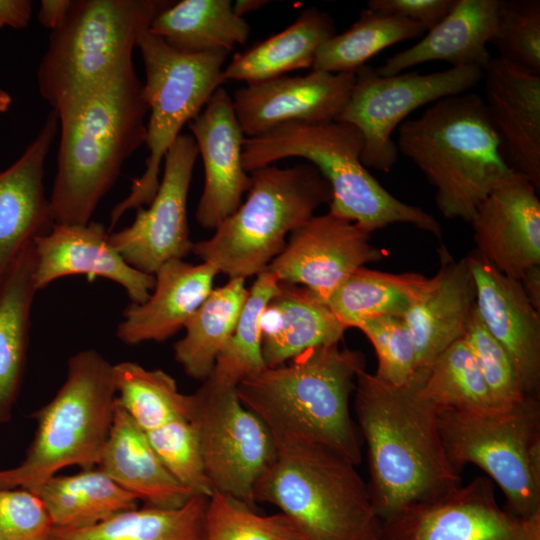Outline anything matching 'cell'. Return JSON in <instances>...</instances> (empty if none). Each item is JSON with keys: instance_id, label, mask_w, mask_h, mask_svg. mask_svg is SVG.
I'll use <instances>...</instances> for the list:
<instances>
[{"instance_id": "obj_33", "label": "cell", "mask_w": 540, "mask_h": 540, "mask_svg": "<svg viewBox=\"0 0 540 540\" xmlns=\"http://www.w3.org/2000/svg\"><path fill=\"white\" fill-rule=\"evenodd\" d=\"M53 527L84 528L137 507L138 500L97 467L55 475L35 492Z\"/></svg>"}, {"instance_id": "obj_31", "label": "cell", "mask_w": 540, "mask_h": 540, "mask_svg": "<svg viewBox=\"0 0 540 540\" xmlns=\"http://www.w3.org/2000/svg\"><path fill=\"white\" fill-rule=\"evenodd\" d=\"M148 32L179 52L200 54L231 52L248 40L250 26L229 0H182L158 13Z\"/></svg>"}, {"instance_id": "obj_32", "label": "cell", "mask_w": 540, "mask_h": 540, "mask_svg": "<svg viewBox=\"0 0 540 540\" xmlns=\"http://www.w3.org/2000/svg\"><path fill=\"white\" fill-rule=\"evenodd\" d=\"M207 496L176 508L144 505L84 528L53 527L48 540H204Z\"/></svg>"}, {"instance_id": "obj_46", "label": "cell", "mask_w": 540, "mask_h": 540, "mask_svg": "<svg viewBox=\"0 0 540 540\" xmlns=\"http://www.w3.org/2000/svg\"><path fill=\"white\" fill-rule=\"evenodd\" d=\"M456 0H370L367 8L410 19L426 32L435 27L453 8Z\"/></svg>"}, {"instance_id": "obj_34", "label": "cell", "mask_w": 540, "mask_h": 540, "mask_svg": "<svg viewBox=\"0 0 540 540\" xmlns=\"http://www.w3.org/2000/svg\"><path fill=\"white\" fill-rule=\"evenodd\" d=\"M248 296L245 279L230 278L212 289L185 326L174 346V358L185 373L204 381L232 335Z\"/></svg>"}, {"instance_id": "obj_44", "label": "cell", "mask_w": 540, "mask_h": 540, "mask_svg": "<svg viewBox=\"0 0 540 540\" xmlns=\"http://www.w3.org/2000/svg\"><path fill=\"white\" fill-rule=\"evenodd\" d=\"M356 328L361 330L373 345L378 360L374 374L379 379L401 385L416 371L414 340L403 317H373L362 321Z\"/></svg>"}, {"instance_id": "obj_18", "label": "cell", "mask_w": 540, "mask_h": 540, "mask_svg": "<svg viewBox=\"0 0 540 540\" xmlns=\"http://www.w3.org/2000/svg\"><path fill=\"white\" fill-rule=\"evenodd\" d=\"M204 167V186L197 204V223L216 227L241 205L251 177L242 164L246 136L237 120L233 100L218 88L203 110L188 123Z\"/></svg>"}, {"instance_id": "obj_19", "label": "cell", "mask_w": 540, "mask_h": 540, "mask_svg": "<svg viewBox=\"0 0 540 540\" xmlns=\"http://www.w3.org/2000/svg\"><path fill=\"white\" fill-rule=\"evenodd\" d=\"M538 190L516 173L500 183L477 206L470 224L476 250L503 275L520 280L540 265Z\"/></svg>"}, {"instance_id": "obj_43", "label": "cell", "mask_w": 540, "mask_h": 540, "mask_svg": "<svg viewBox=\"0 0 540 540\" xmlns=\"http://www.w3.org/2000/svg\"><path fill=\"white\" fill-rule=\"evenodd\" d=\"M463 339L477 362L496 407L514 404L527 396L510 355L489 333L476 308Z\"/></svg>"}, {"instance_id": "obj_27", "label": "cell", "mask_w": 540, "mask_h": 540, "mask_svg": "<svg viewBox=\"0 0 540 540\" xmlns=\"http://www.w3.org/2000/svg\"><path fill=\"white\" fill-rule=\"evenodd\" d=\"M260 330L265 365L276 367L310 348L338 344L347 328L309 289L279 282L261 315Z\"/></svg>"}, {"instance_id": "obj_26", "label": "cell", "mask_w": 540, "mask_h": 540, "mask_svg": "<svg viewBox=\"0 0 540 540\" xmlns=\"http://www.w3.org/2000/svg\"><path fill=\"white\" fill-rule=\"evenodd\" d=\"M497 10L498 0H456L446 17L420 41L389 57L375 71L390 76L431 61L484 71L492 58L487 45L495 31Z\"/></svg>"}, {"instance_id": "obj_29", "label": "cell", "mask_w": 540, "mask_h": 540, "mask_svg": "<svg viewBox=\"0 0 540 540\" xmlns=\"http://www.w3.org/2000/svg\"><path fill=\"white\" fill-rule=\"evenodd\" d=\"M333 18L326 11L308 7L281 32L236 53L223 70V78L253 84L313 67L319 49L334 35Z\"/></svg>"}, {"instance_id": "obj_28", "label": "cell", "mask_w": 540, "mask_h": 540, "mask_svg": "<svg viewBox=\"0 0 540 540\" xmlns=\"http://www.w3.org/2000/svg\"><path fill=\"white\" fill-rule=\"evenodd\" d=\"M96 467L144 505L176 508L194 495L167 471L146 433L117 398L111 429Z\"/></svg>"}, {"instance_id": "obj_36", "label": "cell", "mask_w": 540, "mask_h": 540, "mask_svg": "<svg viewBox=\"0 0 540 540\" xmlns=\"http://www.w3.org/2000/svg\"><path fill=\"white\" fill-rule=\"evenodd\" d=\"M113 377L117 401L144 432L171 421L192 420L193 394L181 393L165 371L124 361L113 365Z\"/></svg>"}, {"instance_id": "obj_52", "label": "cell", "mask_w": 540, "mask_h": 540, "mask_svg": "<svg viewBox=\"0 0 540 540\" xmlns=\"http://www.w3.org/2000/svg\"><path fill=\"white\" fill-rule=\"evenodd\" d=\"M2 27H3V25H2V24H0V29H1Z\"/></svg>"}, {"instance_id": "obj_5", "label": "cell", "mask_w": 540, "mask_h": 540, "mask_svg": "<svg viewBox=\"0 0 540 540\" xmlns=\"http://www.w3.org/2000/svg\"><path fill=\"white\" fill-rule=\"evenodd\" d=\"M362 151V135L349 123H287L260 136L245 138L242 164L250 173L281 159L303 158L330 184L332 199L328 212L354 222L368 233L405 223L441 238L442 229L436 218L389 193L363 165Z\"/></svg>"}, {"instance_id": "obj_49", "label": "cell", "mask_w": 540, "mask_h": 540, "mask_svg": "<svg viewBox=\"0 0 540 540\" xmlns=\"http://www.w3.org/2000/svg\"><path fill=\"white\" fill-rule=\"evenodd\" d=\"M519 281L532 306L540 312V265L526 269Z\"/></svg>"}, {"instance_id": "obj_53", "label": "cell", "mask_w": 540, "mask_h": 540, "mask_svg": "<svg viewBox=\"0 0 540 540\" xmlns=\"http://www.w3.org/2000/svg\"><path fill=\"white\" fill-rule=\"evenodd\" d=\"M537 540H540V538H539V539H537Z\"/></svg>"}, {"instance_id": "obj_40", "label": "cell", "mask_w": 540, "mask_h": 540, "mask_svg": "<svg viewBox=\"0 0 540 540\" xmlns=\"http://www.w3.org/2000/svg\"><path fill=\"white\" fill-rule=\"evenodd\" d=\"M204 540H305L284 514L262 515L254 506L214 491L208 498Z\"/></svg>"}, {"instance_id": "obj_10", "label": "cell", "mask_w": 540, "mask_h": 540, "mask_svg": "<svg viewBox=\"0 0 540 540\" xmlns=\"http://www.w3.org/2000/svg\"><path fill=\"white\" fill-rule=\"evenodd\" d=\"M439 429L458 472L474 464L501 489L509 512L523 519L540 513L539 398L525 396L485 409H443Z\"/></svg>"}, {"instance_id": "obj_14", "label": "cell", "mask_w": 540, "mask_h": 540, "mask_svg": "<svg viewBox=\"0 0 540 540\" xmlns=\"http://www.w3.org/2000/svg\"><path fill=\"white\" fill-rule=\"evenodd\" d=\"M540 513L523 519L503 509L495 484L477 476L464 486L413 503L381 520L376 540H537Z\"/></svg>"}, {"instance_id": "obj_17", "label": "cell", "mask_w": 540, "mask_h": 540, "mask_svg": "<svg viewBox=\"0 0 540 540\" xmlns=\"http://www.w3.org/2000/svg\"><path fill=\"white\" fill-rule=\"evenodd\" d=\"M355 73L311 70L247 84L235 91L233 106L246 138L287 123L334 121L351 93Z\"/></svg>"}, {"instance_id": "obj_25", "label": "cell", "mask_w": 540, "mask_h": 540, "mask_svg": "<svg viewBox=\"0 0 540 540\" xmlns=\"http://www.w3.org/2000/svg\"><path fill=\"white\" fill-rule=\"evenodd\" d=\"M218 269L208 262L193 265L172 259L155 272V285L147 300L131 303L123 311L117 338L127 345L162 342L185 328L213 289Z\"/></svg>"}, {"instance_id": "obj_1", "label": "cell", "mask_w": 540, "mask_h": 540, "mask_svg": "<svg viewBox=\"0 0 540 540\" xmlns=\"http://www.w3.org/2000/svg\"><path fill=\"white\" fill-rule=\"evenodd\" d=\"M427 367L401 385L361 371L355 414L367 448L368 490L376 514L386 519L403 508L460 485L439 429V410L421 394Z\"/></svg>"}, {"instance_id": "obj_21", "label": "cell", "mask_w": 540, "mask_h": 540, "mask_svg": "<svg viewBox=\"0 0 540 540\" xmlns=\"http://www.w3.org/2000/svg\"><path fill=\"white\" fill-rule=\"evenodd\" d=\"M476 286V309L489 333L508 352L525 395H540V312L519 280L509 278L476 249L465 256Z\"/></svg>"}, {"instance_id": "obj_9", "label": "cell", "mask_w": 540, "mask_h": 540, "mask_svg": "<svg viewBox=\"0 0 540 540\" xmlns=\"http://www.w3.org/2000/svg\"><path fill=\"white\" fill-rule=\"evenodd\" d=\"M167 0H72L49 36L37 70L39 93L53 110L104 78L133 50Z\"/></svg>"}, {"instance_id": "obj_45", "label": "cell", "mask_w": 540, "mask_h": 540, "mask_svg": "<svg viewBox=\"0 0 540 540\" xmlns=\"http://www.w3.org/2000/svg\"><path fill=\"white\" fill-rule=\"evenodd\" d=\"M53 528L42 500L23 489H0V540H48Z\"/></svg>"}, {"instance_id": "obj_15", "label": "cell", "mask_w": 540, "mask_h": 540, "mask_svg": "<svg viewBox=\"0 0 540 540\" xmlns=\"http://www.w3.org/2000/svg\"><path fill=\"white\" fill-rule=\"evenodd\" d=\"M198 155L192 135L180 134L165 155L163 176L149 207L138 208L130 226L110 233V243L135 269L154 275L165 262L192 252L187 198Z\"/></svg>"}, {"instance_id": "obj_7", "label": "cell", "mask_w": 540, "mask_h": 540, "mask_svg": "<svg viewBox=\"0 0 540 540\" xmlns=\"http://www.w3.org/2000/svg\"><path fill=\"white\" fill-rule=\"evenodd\" d=\"M116 396L113 364L94 349L72 355L63 384L33 415L37 427L25 459L0 471V489L35 493L66 467H96L111 429Z\"/></svg>"}, {"instance_id": "obj_41", "label": "cell", "mask_w": 540, "mask_h": 540, "mask_svg": "<svg viewBox=\"0 0 540 540\" xmlns=\"http://www.w3.org/2000/svg\"><path fill=\"white\" fill-rule=\"evenodd\" d=\"M491 43L498 57L540 75V1L498 0Z\"/></svg>"}, {"instance_id": "obj_4", "label": "cell", "mask_w": 540, "mask_h": 540, "mask_svg": "<svg viewBox=\"0 0 540 540\" xmlns=\"http://www.w3.org/2000/svg\"><path fill=\"white\" fill-rule=\"evenodd\" d=\"M395 144L435 188L436 206L447 219L469 223L479 203L516 174L476 93L444 97L406 119Z\"/></svg>"}, {"instance_id": "obj_24", "label": "cell", "mask_w": 540, "mask_h": 540, "mask_svg": "<svg viewBox=\"0 0 540 540\" xmlns=\"http://www.w3.org/2000/svg\"><path fill=\"white\" fill-rule=\"evenodd\" d=\"M440 266L403 317L411 331L417 368L428 367L462 339L476 308V286L466 257L455 260L445 246Z\"/></svg>"}, {"instance_id": "obj_2", "label": "cell", "mask_w": 540, "mask_h": 540, "mask_svg": "<svg viewBox=\"0 0 540 540\" xmlns=\"http://www.w3.org/2000/svg\"><path fill=\"white\" fill-rule=\"evenodd\" d=\"M132 55L55 110L60 142L49 197L55 224L89 223L125 161L145 144L149 110Z\"/></svg>"}, {"instance_id": "obj_39", "label": "cell", "mask_w": 540, "mask_h": 540, "mask_svg": "<svg viewBox=\"0 0 540 540\" xmlns=\"http://www.w3.org/2000/svg\"><path fill=\"white\" fill-rule=\"evenodd\" d=\"M421 394L439 411L496 407L463 338L447 347L427 367Z\"/></svg>"}, {"instance_id": "obj_48", "label": "cell", "mask_w": 540, "mask_h": 540, "mask_svg": "<svg viewBox=\"0 0 540 540\" xmlns=\"http://www.w3.org/2000/svg\"><path fill=\"white\" fill-rule=\"evenodd\" d=\"M72 5V0H42L38 12V21L51 31L56 30L65 20Z\"/></svg>"}, {"instance_id": "obj_8", "label": "cell", "mask_w": 540, "mask_h": 540, "mask_svg": "<svg viewBox=\"0 0 540 540\" xmlns=\"http://www.w3.org/2000/svg\"><path fill=\"white\" fill-rule=\"evenodd\" d=\"M246 201L221 222L213 236L193 243L192 252L230 278L264 271L286 246V236L330 203L329 182L311 163L275 164L251 171Z\"/></svg>"}, {"instance_id": "obj_38", "label": "cell", "mask_w": 540, "mask_h": 540, "mask_svg": "<svg viewBox=\"0 0 540 540\" xmlns=\"http://www.w3.org/2000/svg\"><path fill=\"white\" fill-rule=\"evenodd\" d=\"M279 288L277 278L266 269L256 275L235 329L218 355L209 379L236 387L238 383L263 370L260 318Z\"/></svg>"}, {"instance_id": "obj_35", "label": "cell", "mask_w": 540, "mask_h": 540, "mask_svg": "<svg viewBox=\"0 0 540 540\" xmlns=\"http://www.w3.org/2000/svg\"><path fill=\"white\" fill-rule=\"evenodd\" d=\"M427 282L419 273L361 267L331 293L326 304L347 329L373 317H404Z\"/></svg>"}, {"instance_id": "obj_6", "label": "cell", "mask_w": 540, "mask_h": 540, "mask_svg": "<svg viewBox=\"0 0 540 540\" xmlns=\"http://www.w3.org/2000/svg\"><path fill=\"white\" fill-rule=\"evenodd\" d=\"M275 446L255 502L276 506L305 540H376L381 520L353 462L315 443Z\"/></svg>"}, {"instance_id": "obj_23", "label": "cell", "mask_w": 540, "mask_h": 540, "mask_svg": "<svg viewBox=\"0 0 540 540\" xmlns=\"http://www.w3.org/2000/svg\"><path fill=\"white\" fill-rule=\"evenodd\" d=\"M484 100L508 165L540 189V75L492 57Z\"/></svg>"}, {"instance_id": "obj_30", "label": "cell", "mask_w": 540, "mask_h": 540, "mask_svg": "<svg viewBox=\"0 0 540 540\" xmlns=\"http://www.w3.org/2000/svg\"><path fill=\"white\" fill-rule=\"evenodd\" d=\"M33 242L27 244L0 280V423L16 401L29 341L30 313L38 291Z\"/></svg>"}, {"instance_id": "obj_20", "label": "cell", "mask_w": 540, "mask_h": 540, "mask_svg": "<svg viewBox=\"0 0 540 540\" xmlns=\"http://www.w3.org/2000/svg\"><path fill=\"white\" fill-rule=\"evenodd\" d=\"M102 223L84 225L55 224L51 231L33 240L37 290L72 275L109 279L123 287L133 304L147 300L155 285V276L128 264L109 240Z\"/></svg>"}, {"instance_id": "obj_47", "label": "cell", "mask_w": 540, "mask_h": 540, "mask_svg": "<svg viewBox=\"0 0 540 540\" xmlns=\"http://www.w3.org/2000/svg\"><path fill=\"white\" fill-rule=\"evenodd\" d=\"M32 16V2L28 0H0V24L24 29Z\"/></svg>"}, {"instance_id": "obj_37", "label": "cell", "mask_w": 540, "mask_h": 540, "mask_svg": "<svg viewBox=\"0 0 540 540\" xmlns=\"http://www.w3.org/2000/svg\"><path fill=\"white\" fill-rule=\"evenodd\" d=\"M425 32L410 19L364 9L346 31L335 34L319 49L312 70L355 73L383 49Z\"/></svg>"}, {"instance_id": "obj_13", "label": "cell", "mask_w": 540, "mask_h": 540, "mask_svg": "<svg viewBox=\"0 0 540 540\" xmlns=\"http://www.w3.org/2000/svg\"><path fill=\"white\" fill-rule=\"evenodd\" d=\"M193 396L192 422L213 492L254 506L256 486L276 454L269 429L243 405L234 386L207 378Z\"/></svg>"}, {"instance_id": "obj_3", "label": "cell", "mask_w": 540, "mask_h": 540, "mask_svg": "<svg viewBox=\"0 0 540 540\" xmlns=\"http://www.w3.org/2000/svg\"><path fill=\"white\" fill-rule=\"evenodd\" d=\"M363 370L361 352L341 349L339 343L318 346L242 379L236 392L267 426L275 444L323 445L357 466L361 443L349 399Z\"/></svg>"}, {"instance_id": "obj_12", "label": "cell", "mask_w": 540, "mask_h": 540, "mask_svg": "<svg viewBox=\"0 0 540 540\" xmlns=\"http://www.w3.org/2000/svg\"><path fill=\"white\" fill-rule=\"evenodd\" d=\"M483 74L475 67H451L428 74L413 71L381 76L364 65L355 72L351 93L336 121L360 131L365 167L389 172L398 159L392 135L399 125L424 105L470 92Z\"/></svg>"}, {"instance_id": "obj_16", "label": "cell", "mask_w": 540, "mask_h": 540, "mask_svg": "<svg viewBox=\"0 0 540 540\" xmlns=\"http://www.w3.org/2000/svg\"><path fill=\"white\" fill-rule=\"evenodd\" d=\"M384 256L370 242V233L328 212L314 215L291 232L285 248L266 270L279 282L306 287L326 303L355 270Z\"/></svg>"}, {"instance_id": "obj_50", "label": "cell", "mask_w": 540, "mask_h": 540, "mask_svg": "<svg viewBox=\"0 0 540 540\" xmlns=\"http://www.w3.org/2000/svg\"><path fill=\"white\" fill-rule=\"evenodd\" d=\"M268 3L266 0H237L233 4V11L244 18L245 14L257 11Z\"/></svg>"}, {"instance_id": "obj_22", "label": "cell", "mask_w": 540, "mask_h": 540, "mask_svg": "<svg viewBox=\"0 0 540 540\" xmlns=\"http://www.w3.org/2000/svg\"><path fill=\"white\" fill-rule=\"evenodd\" d=\"M58 130L52 110L22 155L0 171V280L21 250L55 225L44 168Z\"/></svg>"}, {"instance_id": "obj_42", "label": "cell", "mask_w": 540, "mask_h": 540, "mask_svg": "<svg viewBox=\"0 0 540 540\" xmlns=\"http://www.w3.org/2000/svg\"><path fill=\"white\" fill-rule=\"evenodd\" d=\"M145 433L164 467L182 486L194 495H212L192 420L171 421Z\"/></svg>"}, {"instance_id": "obj_11", "label": "cell", "mask_w": 540, "mask_h": 540, "mask_svg": "<svg viewBox=\"0 0 540 540\" xmlns=\"http://www.w3.org/2000/svg\"><path fill=\"white\" fill-rule=\"evenodd\" d=\"M137 47L145 69L143 95L150 111L145 140L148 155L143 174L133 180L130 193L112 209L109 231L128 210L149 205L153 200L165 155L184 125L203 110L225 83L223 70L230 53H182L148 31Z\"/></svg>"}, {"instance_id": "obj_51", "label": "cell", "mask_w": 540, "mask_h": 540, "mask_svg": "<svg viewBox=\"0 0 540 540\" xmlns=\"http://www.w3.org/2000/svg\"><path fill=\"white\" fill-rule=\"evenodd\" d=\"M11 102V96L6 91L0 89V113L6 112Z\"/></svg>"}]
</instances>
